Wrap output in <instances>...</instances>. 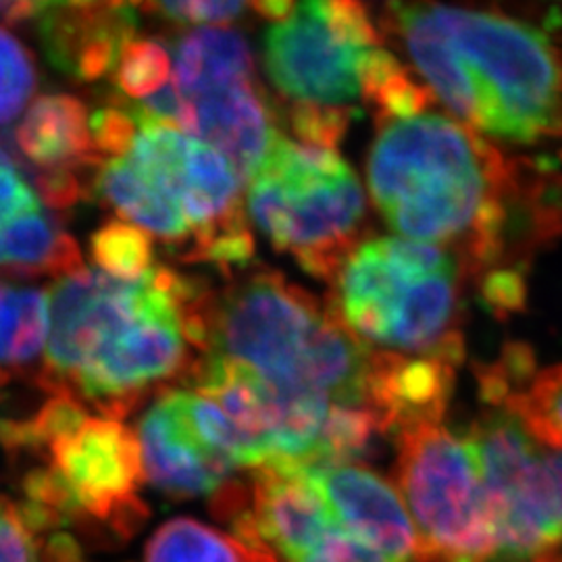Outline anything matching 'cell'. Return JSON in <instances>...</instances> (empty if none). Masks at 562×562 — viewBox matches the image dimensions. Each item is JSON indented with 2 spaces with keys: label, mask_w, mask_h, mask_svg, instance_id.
<instances>
[{
  "label": "cell",
  "mask_w": 562,
  "mask_h": 562,
  "mask_svg": "<svg viewBox=\"0 0 562 562\" xmlns=\"http://www.w3.org/2000/svg\"><path fill=\"white\" fill-rule=\"evenodd\" d=\"M15 144L30 162L34 188L53 209H71L94 194L101 167L86 104L71 94H44L32 102L15 130Z\"/></svg>",
  "instance_id": "obj_10"
},
{
  "label": "cell",
  "mask_w": 562,
  "mask_h": 562,
  "mask_svg": "<svg viewBox=\"0 0 562 562\" xmlns=\"http://www.w3.org/2000/svg\"><path fill=\"white\" fill-rule=\"evenodd\" d=\"M462 271L440 246L375 236L362 240L334 278V311L367 346L431 357L461 331Z\"/></svg>",
  "instance_id": "obj_4"
},
{
  "label": "cell",
  "mask_w": 562,
  "mask_h": 562,
  "mask_svg": "<svg viewBox=\"0 0 562 562\" xmlns=\"http://www.w3.org/2000/svg\"><path fill=\"white\" fill-rule=\"evenodd\" d=\"M36 86L38 74L30 50L0 27V125L20 117Z\"/></svg>",
  "instance_id": "obj_27"
},
{
  "label": "cell",
  "mask_w": 562,
  "mask_h": 562,
  "mask_svg": "<svg viewBox=\"0 0 562 562\" xmlns=\"http://www.w3.org/2000/svg\"><path fill=\"white\" fill-rule=\"evenodd\" d=\"M382 32L434 101L483 138H561L562 48L540 25L482 4L387 0Z\"/></svg>",
  "instance_id": "obj_2"
},
{
  "label": "cell",
  "mask_w": 562,
  "mask_h": 562,
  "mask_svg": "<svg viewBox=\"0 0 562 562\" xmlns=\"http://www.w3.org/2000/svg\"><path fill=\"white\" fill-rule=\"evenodd\" d=\"M250 0H144V9L180 23H225L236 20Z\"/></svg>",
  "instance_id": "obj_29"
},
{
  "label": "cell",
  "mask_w": 562,
  "mask_h": 562,
  "mask_svg": "<svg viewBox=\"0 0 562 562\" xmlns=\"http://www.w3.org/2000/svg\"><path fill=\"white\" fill-rule=\"evenodd\" d=\"M252 517L261 542L288 562H299L336 525L304 464L265 462L255 469Z\"/></svg>",
  "instance_id": "obj_13"
},
{
  "label": "cell",
  "mask_w": 562,
  "mask_h": 562,
  "mask_svg": "<svg viewBox=\"0 0 562 562\" xmlns=\"http://www.w3.org/2000/svg\"><path fill=\"white\" fill-rule=\"evenodd\" d=\"M41 209V194L27 178V167L0 142V229Z\"/></svg>",
  "instance_id": "obj_28"
},
{
  "label": "cell",
  "mask_w": 562,
  "mask_h": 562,
  "mask_svg": "<svg viewBox=\"0 0 562 562\" xmlns=\"http://www.w3.org/2000/svg\"><path fill=\"white\" fill-rule=\"evenodd\" d=\"M169 396L192 438L209 454L234 469H259L267 462L261 450L241 434L240 427L229 419L217 402L196 390H176L169 392Z\"/></svg>",
  "instance_id": "obj_21"
},
{
  "label": "cell",
  "mask_w": 562,
  "mask_h": 562,
  "mask_svg": "<svg viewBox=\"0 0 562 562\" xmlns=\"http://www.w3.org/2000/svg\"><path fill=\"white\" fill-rule=\"evenodd\" d=\"M483 306L501 322L521 313L527 304V280L521 269H498L480 280Z\"/></svg>",
  "instance_id": "obj_30"
},
{
  "label": "cell",
  "mask_w": 562,
  "mask_h": 562,
  "mask_svg": "<svg viewBox=\"0 0 562 562\" xmlns=\"http://www.w3.org/2000/svg\"><path fill=\"white\" fill-rule=\"evenodd\" d=\"M81 269L78 241L44 209L0 229V271L65 278Z\"/></svg>",
  "instance_id": "obj_19"
},
{
  "label": "cell",
  "mask_w": 562,
  "mask_h": 562,
  "mask_svg": "<svg viewBox=\"0 0 562 562\" xmlns=\"http://www.w3.org/2000/svg\"><path fill=\"white\" fill-rule=\"evenodd\" d=\"M341 527L375 550L385 562H415L417 529L398 490L362 464L306 467Z\"/></svg>",
  "instance_id": "obj_11"
},
{
  "label": "cell",
  "mask_w": 562,
  "mask_h": 562,
  "mask_svg": "<svg viewBox=\"0 0 562 562\" xmlns=\"http://www.w3.org/2000/svg\"><path fill=\"white\" fill-rule=\"evenodd\" d=\"M146 562H252L234 538L192 519L165 522L146 543Z\"/></svg>",
  "instance_id": "obj_23"
},
{
  "label": "cell",
  "mask_w": 562,
  "mask_h": 562,
  "mask_svg": "<svg viewBox=\"0 0 562 562\" xmlns=\"http://www.w3.org/2000/svg\"><path fill=\"white\" fill-rule=\"evenodd\" d=\"M246 206L276 250L322 281H334L367 225L361 180L338 148L283 134L248 181Z\"/></svg>",
  "instance_id": "obj_5"
},
{
  "label": "cell",
  "mask_w": 562,
  "mask_h": 562,
  "mask_svg": "<svg viewBox=\"0 0 562 562\" xmlns=\"http://www.w3.org/2000/svg\"><path fill=\"white\" fill-rule=\"evenodd\" d=\"M454 392V367L434 357H408L396 352L371 355L367 380V406H371L387 429L442 423Z\"/></svg>",
  "instance_id": "obj_16"
},
{
  "label": "cell",
  "mask_w": 562,
  "mask_h": 562,
  "mask_svg": "<svg viewBox=\"0 0 562 562\" xmlns=\"http://www.w3.org/2000/svg\"><path fill=\"white\" fill-rule=\"evenodd\" d=\"M299 562H385L367 543L350 536L340 522H336L308 554Z\"/></svg>",
  "instance_id": "obj_32"
},
{
  "label": "cell",
  "mask_w": 562,
  "mask_h": 562,
  "mask_svg": "<svg viewBox=\"0 0 562 562\" xmlns=\"http://www.w3.org/2000/svg\"><path fill=\"white\" fill-rule=\"evenodd\" d=\"M487 492L496 559L542 562L562 554V490L546 454L506 413L485 415L467 434Z\"/></svg>",
  "instance_id": "obj_9"
},
{
  "label": "cell",
  "mask_w": 562,
  "mask_h": 562,
  "mask_svg": "<svg viewBox=\"0 0 562 562\" xmlns=\"http://www.w3.org/2000/svg\"><path fill=\"white\" fill-rule=\"evenodd\" d=\"M136 9H50L38 18L48 63L71 80L111 78L125 44L136 38Z\"/></svg>",
  "instance_id": "obj_14"
},
{
  "label": "cell",
  "mask_w": 562,
  "mask_h": 562,
  "mask_svg": "<svg viewBox=\"0 0 562 562\" xmlns=\"http://www.w3.org/2000/svg\"><path fill=\"white\" fill-rule=\"evenodd\" d=\"M111 78L123 101H146L173 83L171 55L162 42L136 36L125 44Z\"/></svg>",
  "instance_id": "obj_26"
},
{
  "label": "cell",
  "mask_w": 562,
  "mask_h": 562,
  "mask_svg": "<svg viewBox=\"0 0 562 562\" xmlns=\"http://www.w3.org/2000/svg\"><path fill=\"white\" fill-rule=\"evenodd\" d=\"M0 562H36V538L21 506L0 498Z\"/></svg>",
  "instance_id": "obj_31"
},
{
  "label": "cell",
  "mask_w": 562,
  "mask_h": 562,
  "mask_svg": "<svg viewBox=\"0 0 562 562\" xmlns=\"http://www.w3.org/2000/svg\"><path fill=\"white\" fill-rule=\"evenodd\" d=\"M48 331V296L36 288L0 283V382L41 357Z\"/></svg>",
  "instance_id": "obj_20"
},
{
  "label": "cell",
  "mask_w": 562,
  "mask_h": 562,
  "mask_svg": "<svg viewBox=\"0 0 562 562\" xmlns=\"http://www.w3.org/2000/svg\"><path fill=\"white\" fill-rule=\"evenodd\" d=\"M269 80L294 106L359 113L369 109L402 63L385 48L380 25L361 0H301L294 13L265 32Z\"/></svg>",
  "instance_id": "obj_6"
},
{
  "label": "cell",
  "mask_w": 562,
  "mask_h": 562,
  "mask_svg": "<svg viewBox=\"0 0 562 562\" xmlns=\"http://www.w3.org/2000/svg\"><path fill=\"white\" fill-rule=\"evenodd\" d=\"M90 255L99 271L120 280H142L159 267L153 238L132 223H104L90 238Z\"/></svg>",
  "instance_id": "obj_25"
},
{
  "label": "cell",
  "mask_w": 562,
  "mask_h": 562,
  "mask_svg": "<svg viewBox=\"0 0 562 562\" xmlns=\"http://www.w3.org/2000/svg\"><path fill=\"white\" fill-rule=\"evenodd\" d=\"M241 80H255V59L238 30L196 27L176 44L173 81L183 99Z\"/></svg>",
  "instance_id": "obj_18"
},
{
  "label": "cell",
  "mask_w": 562,
  "mask_h": 562,
  "mask_svg": "<svg viewBox=\"0 0 562 562\" xmlns=\"http://www.w3.org/2000/svg\"><path fill=\"white\" fill-rule=\"evenodd\" d=\"M206 355L238 362L262 383L334 404H367L373 350L301 285L257 271L206 308Z\"/></svg>",
  "instance_id": "obj_3"
},
{
  "label": "cell",
  "mask_w": 562,
  "mask_h": 562,
  "mask_svg": "<svg viewBox=\"0 0 562 562\" xmlns=\"http://www.w3.org/2000/svg\"><path fill=\"white\" fill-rule=\"evenodd\" d=\"M109 7H127L138 11L144 9V0H50V9H109Z\"/></svg>",
  "instance_id": "obj_34"
},
{
  "label": "cell",
  "mask_w": 562,
  "mask_h": 562,
  "mask_svg": "<svg viewBox=\"0 0 562 562\" xmlns=\"http://www.w3.org/2000/svg\"><path fill=\"white\" fill-rule=\"evenodd\" d=\"M396 482L417 525L415 562H494L496 536L480 464L442 423L396 434Z\"/></svg>",
  "instance_id": "obj_7"
},
{
  "label": "cell",
  "mask_w": 562,
  "mask_h": 562,
  "mask_svg": "<svg viewBox=\"0 0 562 562\" xmlns=\"http://www.w3.org/2000/svg\"><path fill=\"white\" fill-rule=\"evenodd\" d=\"M503 413L548 450H562V364L543 369L531 385L513 396Z\"/></svg>",
  "instance_id": "obj_24"
},
{
  "label": "cell",
  "mask_w": 562,
  "mask_h": 562,
  "mask_svg": "<svg viewBox=\"0 0 562 562\" xmlns=\"http://www.w3.org/2000/svg\"><path fill=\"white\" fill-rule=\"evenodd\" d=\"M48 9H50V7H48Z\"/></svg>",
  "instance_id": "obj_35"
},
{
  "label": "cell",
  "mask_w": 562,
  "mask_h": 562,
  "mask_svg": "<svg viewBox=\"0 0 562 562\" xmlns=\"http://www.w3.org/2000/svg\"><path fill=\"white\" fill-rule=\"evenodd\" d=\"M138 446L144 480L171 496L215 498L232 483L234 467L209 454L192 438L169 392L144 413L138 423Z\"/></svg>",
  "instance_id": "obj_15"
},
{
  "label": "cell",
  "mask_w": 562,
  "mask_h": 562,
  "mask_svg": "<svg viewBox=\"0 0 562 562\" xmlns=\"http://www.w3.org/2000/svg\"><path fill=\"white\" fill-rule=\"evenodd\" d=\"M178 125L223 155L241 183L255 178L281 134L278 113L265 99L257 78L181 97Z\"/></svg>",
  "instance_id": "obj_12"
},
{
  "label": "cell",
  "mask_w": 562,
  "mask_h": 562,
  "mask_svg": "<svg viewBox=\"0 0 562 562\" xmlns=\"http://www.w3.org/2000/svg\"><path fill=\"white\" fill-rule=\"evenodd\" d=\"M46 448L48 467L30 471L23 483L21 510L36 531L92 519L127 536L146 519L140 446L120 419L88 417Z\"/></svg>",
  "instance_id": "obj_8"
},
{
  "label": "cell",
  "mask_w": 562,
  "mask_h": 562,
  "mask_svg": "<svg viewBox=\"0 0 562 562\" xmlns=\"http://www.w3.org/2000/svg\"><path fill=\"white\" fill-rule=\"evenodd\" d=\"M375 125L367 186L401 238L440 246L482 280L561 236L562 176L506 157L436 104Z\"/></svg>",
  "instance_id": "obj_1"
},
{
  "label": "cell",
  "mask_w": 562,
  "mask_h": 562,
  "mask_svg": "<svg viewBox=\"0 0 562 562\" xmlns=\"http://www.w3.org/2000/svg\"><path fill=\"white\" fill-rule=\"evenodd\" d=\"M250 9L262 20L281 23L294 13L296 0H250Z\"/></svg>",
  "instance_id": "obj_33"
},
{
  "label": "cell",
  "mask_w": 562,
  "mask_h": 562,
  "mask_svg": "<svg viewBox=\"0 0 562 562\" xmlns=\"http://www.w3.org/2000/svg\"><path fill=\"white\" fill-rule=\"evenodd\" d=\"M48 562H53V561H48Z\"/></svg>",
  "instance_id": "obj_36"
},
{
  "label": "cell",
  "mask_w": 562,
  "mask_h": 562,
  "mask_svg": "<svg viewBox=\"0 0 562 562\" xmlns=\"http://www.w3.org/2000/svg\"><path fill=\"white\" fill-rule=\"evenodd\" d=\"M387 429L382 417L367 404H331L323 427L322 442L315 461L306 467L322 464H359L378 450V443Z\"/></svg>",
  "instance_id": "obj_22"
},
{
  "label": "cell",
  "mask_w": 562,
  "mask_h": 562,
  "mask_svg": "<svg viewBox=\"0 0 562 562\" xmlns=\"http://www.w3.org/2000/svg\"><path fill=\"white\" fill-rule=\"evenodd\" d=\"M94 194L101 196L125 223L165 241L186 259L192 246V229L180 206L142 178L125 157L102 161L94 178Z\"/></svg>",
  "instance_id": "obj_17"
}]
</instances>
